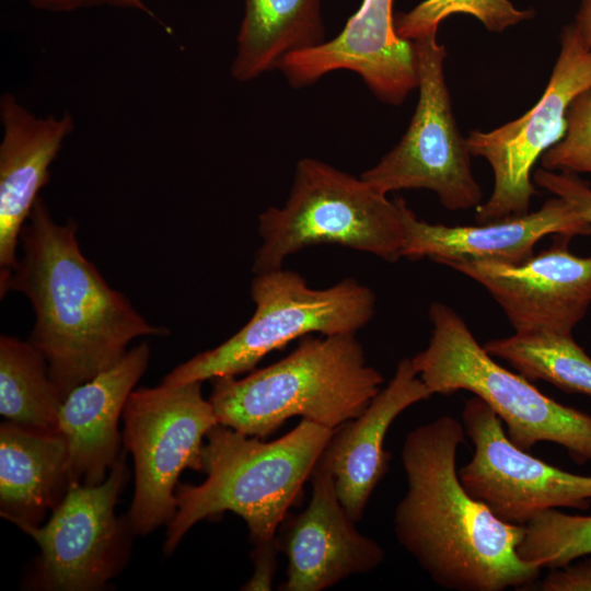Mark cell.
<instances>
[{
	"label": "cell",
	"mask_w": 591,
	"mask_h": 591,
	"mask_svg": "<svg viewBox=\"0 0 591 591\" xmlns=\"http://www.w3.org/2000/svg\"><path fill=\"white\" fill-rule=\"evenodd\" d=\"M262 245L253 273L282 268L283 260L309 246L335 244L386 262L402 257L404 225L399 198L390 200L361 177L323 161L300 160L282 207L258 217Z\"/></svg>",
	"instance_id": "cell-6"
},
{
	"label": "cell",
	"mask_w": 591,
	"mask_h": 591,
	"mask_svg": "<svg viewBox=\"0 0 591 591\" xmlns=\"http://www.w3.org/2000/svg\"><path fill=\"white\" fill-rule=\"evenodd\" d=\"M404 225L402 257L429 258L439 264L460 259H491L521 264L546 235H591L586 217L566 199L554 196L534 212L478 225H444L417 218L399 198Z\"/></svg>",
	"instance_id": "cell-16"
},
{
	"label": "cell",
	"mask_w": 591,
	"mask_h": 591,
	"mask_svg": "<svg viewBox=\"0 0 591 591\" xmlns=\"http://www.w3.org/2000/svg\"><path fill=\"white\" fill-rule=\"evenodd\" d=\"M126 452L124 448L103 483L70 485L45 525L19 526L40 551L25 578L28 589L101 590L125 567L135 534L115 506L129 477Z\"/></svg>",
	"instance_id": "cell-10"
},
{
	"label": "cell",
	"mask_w": 591,
	"mask_h": 591,
	"mask_svg": "<svg viewBox=\"0 0 591 591\" xmlns=\"http://www.w3.org/2000/svg\"><path fill=\"white\" fill-rule=\"evenodd\" d=\"M564 137L541 157L548 171L591 173V89L579 94L566 115Z\"/></svg>",
	"instance_id": "cell-26"
},
{
	"label": "cell",
	"mask_w": 591,
	"mask_h": 591,
	"mask_svg": "<svg viewBox=\"0 0 591 591\" xmlns=\"http://www.w3.org/2000/svg\"><path fill=\"white\" fill-rule=\"evenodd\" d=\"M76 220L58 223L39 197L20 234L23 255L4 294H24L34 311L30 341L43 352L63 402L77 386L119 362L130 341L167 335L113 289L82 253Z\"/></svg>",
	"instance_id": "cell-2"
},
{
	"label": "cell",
	"mask_w": 591,
	"mask_h": 591,
	"mask_svg": "<svg viewBox=\"0 0 591 591\" xmlns=\"http://www.w3.org/2000/svg\"><path fill=\"white\" fill-rule=\"evenodd\" d=\"M555 236L551 247L521 264L460 259L443 265L482 285L514 333L572 334L591 305V256L572 254L568 247L572 237Z\"/></svg>",
	"instance_id": "cell-13"
},
{
	"label": "cell",
	"mask_w": 591,
	"mask_h": 591,
	"mask_svg": "<svg viewBox=\"0 0 591 591\" xmlns=\"http://www.w3.org/2000/svg\"><path fill=\"white\" fill-rule=\"evenodd\" d=\"M383 381L356 334L308 335L244 378L211 379L209 402L219 424L265 439L293 416L336 430L364 410Z\"/></svg>",
	"instance_id": "cell-4"
},
{
	"label": "cell",
	"mask_w": 591,
	"mask_h": 591,
	"mask_svg": "<svg viewBox=\"0 0 591 591\" xmlns=\"http://www.w3.org/2000/svg\"><path fill=\"white\" fill-rule=\"evenodd\" d=\"M529 381H546L567 393L591 396V357L572 334L551 331L514 333L484 344Z\"/></svg>",
	"instance_id": "cell-23"
},
{
	"label": "cell",
	"mask_w": 591,
	"mask_h": 591,
	"mask_svg": "<svg viewBox=\"0 0 591 591\" xmlns=\"http://www.w3.org/2000/svg\"><path fill=\"white\" fill-rule=\"evenodd\" d=\"M453 14L474 16L487 31L500 33L531 20L534 11L519 9L510 0H424L395 14L394 25L399 37L414 42L437 34L441 22Z\"/></svg>",
	"instance_id": "cell-25"
},
{
	"label": "cell",
	"mask_w": 591,
	"mask_h": 591,
	"mask_svg": "<svg viewBox=\"0 0 591 591\" xmlns=\"http://www.w3.org/2000/svg\"><path fill=\"white\" fill-rule=\"evenodd\" d=\"M69 487L67 444L11 421L0 426V515L18 528L37 526Z\"/></svg>",
	"instance_id": "cell-20"
},
{
	"label": "cell",
	"mask_w": 591,
	"mask_h": 591,
	"mask_svg": "<svg viewBox=\"0 0 591 591\" xmlns=\"http://www.w3.org/2000/svg\"><path fill=\"white\" fill-rule=\"evenodd\" d=\"M150 347L140 343L112 368L73 389L59 412L67 444L69 486L103 483L118 459L119 418L128 396L147 370Z\"/></svg>",
	"instance_id": "cell-19"
},
{
	"label": "cell",
	"mask_w": 591,
	"mask_h": 591,
	"mask_svg": "<svg viewBox=\"0 0 591 591\" xmlns=\"http://www.w3.org/2000/svg\"><path fill=\"white\" fill-rule=\"evenodd\" d=\"M573 25L583 42L591 48V0H580Z\"/></svg>",
	"instance_id": "cell-31"
},
{
	"label": "cell",
	"mask_w": 591,
	"mask_h": 591,
	"mask_svg": "<svg viewBox=\"0 0 591 591\" xmlns=\"http://www.w3.org/2000/svg\"><path fill=\"white\" fill-rule=\"evenodd\" d=\"M431 396L412 358H404L364 410L334 430L316 468L333 476L337 497L352 521L362 519L389 470L391 455L384 450V440L391 425L405 409Z\"/></svg>",
	"instance_id": "cell-18"
},
{
	"label": "cell",
	"mask_w": 591,
	"mask_h": 591,
	"mask_svg": "<svg viewBox=\"0 0 591 591\" xmlns=\"http://www.w3.org/2000/svg\"><path fill=\"white\" fill-rule=\"evenodd\" d=\"M62 401L48 363L30 340L0 337V414L25 429L57 434Z\"/></svg>",
	"instance_id": "cell-22"
},
{
	"label": "cell",
	"mask_w": 591,
	"mask_h": 591,
	"mask_svg": "<svg viewBox=\"0 0 591 591\" xmlns=\"http://www.w3.org/2000/svg\"><path fill=\"white\" fill-rule=\"evenodd\" d=\"M519 557L542 569L560 568L591 553V515L558 509L540 512L524 524Z\"/></svg>",
	"instance_id": "cell-24"
},
{
	"label": "cell",
	"mask_w": 591,
	"mask_h": 591,
	"mask_svg": "<svg viewBox=\"0 0 591 591\" xmlns=\"http://www.w3.org/2000/svg\"><path fill=\"white\" fill-rule=\"evenodd\" d=\"M591 89V48L573 23L560 33V49L543 95L524 115L490 131L474 130L470 151L484 158L494 173L490 197L476 208L475 221L487 223L529 212L536 194L532 170L567 128L572 101Z\"/></svg>",
	"instance_id": "cell-11"
},
{
	"label": "cell",
	"mask_w": 591,
	"mask_h": 591,
	"mask_svg": "<svg viewBox=\"0 0 591 591\" xmlns=\"http://www.w3.org/2000/svg\"><path fill=\"white\" fill-rule=\"evenodd\" d=\"M534 183L572 204L591 225V186L575 173L538 169L532 176Z\"/></svg>",
	"instance_id": "cell-27"
},
{
	"label": "cell",
	"mask_w": 591,
	"mask_h": 591,
	"mask_svg": "<svg viewBox=\"0 0 591 591\" xmlns=\"http://www.w3.org/2000/svg\"><path fill=\"white\" fill-rule=\"evenodd\" d=\"M325 40L321 0H244L231 76L254 80Z\"/></svg>",
	"instance_id": "cell-21"
},
{
	"label": "cell",
	"mask_w": 591,
	"mask_h": 591,
	"mask_svg": "<svg viewBox=\"0 0 591 591\" xmlns=\"http://www.w3.org/2000/svg\"><path fill=\"white\" fill-rule=\"evenodd\" d=\"M393 2L362 0L337 36L288 55L278 69L293 88L312 85L337 70H349L381 102L402 104L418 85L417 59L414 43L396 33Z\"/></svg>",
	"instance_id": "cell-14"
},
{
	"label": "cell",
	"mask_w": 591,
	"mask_h": 591,
	"mask_svg": "<svg viewBox=\"0 0 591 591\" xmlns=\"http://www.w3.org/2000/svg\"><path fill=\"white\" fill-rule=\"evenodd\" d=\"M28 2L35 9L50 12H70L84 8L108 5L140 11L155 18L143 0H28Z\"/></svg>",
	"instance_id": "cell-30"
},
{
	"label": "cell",
	"mask_w": 591,
	"mask_h": 591,
	"mask_svg": "<svg viewBox=\"0 0 591 591\" xmlns=\"http://www.w3.org/2000/svg\"><path fill=\"white\" fill-rule=\"evenodd\" d=\"M279 553L276 537L271 541L254 545L251 558L254 572L242 590H271L277 568V554Z\"/></svg>",
	"instance_id": "cell-29"
},
{
	"label": "cell",
	"mask_w": 591,
	"mask_h": 591,
	"mask_svg": "<svg viewBox=\"0 0 591 591\" xmlns=\"http://www.w3.org/2000/svg\"><path fill=\"white\" fill-rule=\"evenodd\" d=\"M428 316L429 343L412 361L432 395L471 392L506 424L508 438L518 448L530 452L538 442H552L577 464L591 462L590 414L556 402L498 364L449 305L431 303Z\"/></svg>",
	"instance_id": "cell-5"
},
{
	"label": "cell",
	"mask_w": 591,
	"mask_h": 591,
	"mask_svg": "<svg viewBox=\"0 0 591 591\" xmlns=\"http://www.w3.org/2000/svg\"><path fill=\"white\" fill-rule=\"evenodd\" d=\"M306 508L285 518L277 536L288 560L285 591H322L351 575L378 568L384 549L355 528L341 506L333 476L314 468Z\"/></svg>",
	"instance_id": "cell-15"
},
{
	"label": "cell",
	"mask_w": 591,
	"mask_h": 591,
	"mask_svg": "<svg viewBox=\"0 0 591 591\" xmlns=\"http://www.w3.org/2000/svg\"><path fill=\"white\" fill-rule=\"evenodd\" d=\"M333 432L302 419L287 434L267 442L215 425L201 451L206 479L176 487V512L166 524L164 553L171 555L197 522L227 511L245 521L254 545L274 540Z\"/></svg>",
	"instance_id": "cell-3"
},
{
	"label": "cell",
	"mask_w": 591,
	"mask_h": 591,
	"mask_svg": "<svg viewBox=\"0 0 591 591\" xmlns=\"http://www.w3.org/2000/svg\"><path fill=\"white\" fill-rule=\"evenodd\" d=\"M250 321L221 345L175 367L162 383L182 384L253 371L269 352L313 333L356 334L375 313L373 291L352 278L313 289L282 268L254 274Z\"/></svg>",
	"instance_id": "cell-7"
},
{
	"label": "cell",
	"mask_w": 591,
	"mask_h": 591,
	"mask_svg": "<svg viewBox=\"0 0 591 591\" xmlns=\"http://www.w3.org/2000/svg\"><path fill=\"white\" fill-rule=\"evenodd\" d=\"M465 433L451 416L408 432L401 452L407 490L394 511L395 536L443 589L524 590L542 568L517 553L524 525L500 520L463 486L456 456Z\"/></svg>",
	"instance_id": "cell-1"
},
{
	"label": "cell",
	"mask_w": 591,
	"mask_h": 591,
	"mask_svg": "<svg viewBox=\"0 0 591 591\" xmlns=\"http://www.w3.org/2000/svg\"><path fill=\"white\" fill-rule=\"evenodd\" d=\"M201 381L134 390L123 410L124 448L132 455L135 491L127 513L135 535L167 524L185 468L201 472L208 431L218 424Z\"/></svg>",
	"instance_id": "cell-8"
},
{
	"label": "cell",
	"mask_w": 591,
	"mask_h": 591,
	"mask_svg": "<svg viewBox=\"0 0 591 591\" xmlns=\"http://www.w3.org/2000/svg\"><path fill=\"white\" fill-rule=\"evenodd\" d=\"M417 59L418 102L399 142L361 178L381 193L428 189L449 210L483 204L474 177L467 138L459 131L444 77L445 48L431 34L413 42Z\"/></svg>",
	"instance_id": "cell-9"
},
{
	"label": "cell",
	"mask_w": 591,
	"mask_h": 591,
	"mask_svg": "<svg viewBox=\"0 0 591 591\" xmlns=\"http://www.w3.org/2000/svg\"><path fill=\"white\" fill-rule=\"evenodd\" d=\"M462 424L474 454L459 470L460 479L500 520L524 525L547 509L590 508L591 476L564 471L518 448L479 397L465 402Z\"/></svg>",
	"instance_id": "cell-12"
},
{
	"label": "cell",
	"mask_w": 591,
	"mask_h": 591,
	"mask_svg": "<svg viewBox=\"0 0 591 591\" xmlns=\"http://www.w3.org/2000/svg\"><path fill=\"white\" fill-rule=\"evenodd\" d=\"M0 296L18 265L21 231L40 189L50 178L49 167L74 121L70 114L39 117L11 93L0 100Z\"/></svg>",
	"instance_id": "cell-17"
},
{
	"label": "cell",
	"mask_w": 591,
	"mask_h": 591,
	"mask_svg": "<svg viewBox=\"0 0 591 591\" xmlns=\"http://www.w3.org/2000/svg\"><path fill=\"white\" fill-rule=\"evenodd\" d=\"M542 591H591V553L560 568L549 569Z\"/></svg>",
	"instance_id": "cell-28"
}]
</instances>
